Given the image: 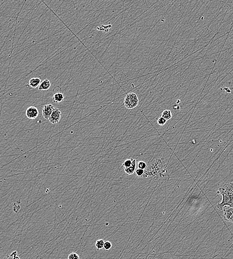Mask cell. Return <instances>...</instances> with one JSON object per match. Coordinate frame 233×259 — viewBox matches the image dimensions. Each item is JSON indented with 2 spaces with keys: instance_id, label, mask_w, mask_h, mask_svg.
Listing matches in <instances>:
<instances>
[{
  "instance_id": "obj_1",
  "label": "cell",
  "mask_w": 233,
  "mask_h": 259,
  "mask_svg": "<svg viewBox=\"0 0 233 259\" xmlns=\"http://www.w3.org/2000/svg\"><path fill=\"white\" fill-rule=\"evenodd\" d=\"M219 191L223 199L222 202L217 205L218 209L222 210L225 206L233 207V183L223 185L219 188Z\"/></svg>"
},
{
  "instance_id": "obj_2",
  "label": "cell",
  "mask_w": 233,
  "mask_h": 259,
  "mask_svg": "<svg viewBox=\"0 0 233 259\" xmlns=\"http://www.w3.org/2000/svg\"><path fill=\"white\" fill-rule=\"evenodd\" d=\"M139 104L138 96L134 93H130L126 95L124 100V105L128 109H133L136 107Z\"/></svg>"
},
{
  "instance_id": "obj_3",
  "label": "cell",
  "mask_w": 233,
  "mask_h": 259,
  "mask_svg": "<svg viewBox=\"0 0 233 259\" xmlns=\"http://www.w3.org/2000/svg\"><path fill=\"white\" fill-rule=\"evenodd\" d=\"M223 218L225 221L233 223V207L225 206L223 207Z\"/></svg>"
},
{
  "instance_id": "obj_4",
  "label": "cell",
  "mask_w": 233,
  "mask_h": 259,
  "mask_svg": "<svg viewBox=\"0 0 233 259\" xmlns=\"http://www.w3.org/2000/svg\"><path fill=\"white\" fill-rule=\"evenodd\" d=\"M39 111L37 107L30 106L28 108L26 112V115L27 118L30 120H34L38 117Z\"/></svg>"
},
{
  "instance_id": "obj_5",
  "label": "cell",
  "mask_w": 233,
  "mask_h": 259,
  "mask_svg": "<svg viewBox=\"0 0 233 259\" xmlns=\"http://www.w3.org/2000/svg\"><path fill=\"white\" fill-rule=\"evenodd\" d=\"M54 109L55 107L54 106L51 104L45 105L43 107L42 114L46 120H49Z\"/></svg>"
},
{
  "instance_id": "obj_6",
  "label": "cell",
  "mask_w": 233,
  "mask_h": 259,
  "mask_svg": "<svg viewBox=\"0 0 233 259\" xmlns=\"http://www.w3.org/2000/svg\"><path fill=\"white\" fill-rule=\"evenodd\" d=\"M61 117V112L58 108H55L54 110L52 113L49 119V121L52 124L59 123Z\"/></svg>"
},
{
  "instance_id": "obj_7",
  "label": "cell",
  "mask_w": 233,
  "mask_h": 259,
  "mask_svg": "<svg viewBox=\"0 0 233 259\" xmlns=\"http://www.w3.org/2000/svg\"><path fill=\"white\" fill-rule=\"evenodd\" d=\"M41 84V79L40 78L33 77L29 81L28 84L26 85L27 88L29 89H35L40 86V84Z\"/></svg>"
},
{
  "instance_id": "obj_8",
  "label": "cell",
  "mask_w": 233,
  "mask_h": 259,
  "mask_svg": "<svg viewBox=\"0 0 233 259\" xmlns=\"http://www.w3.org/2000/svg\"><path fill=\"white\" fill-rule=\"evenodd\" d=\"M51 85V83L48 79H46L43 81L38 87V90L40 91H46L50 88Z\"/></svg>"
},
{
  "instance_id": "obj_9",
  "label": "cell",
  "mask_w": 233,
  "mask_h": 259,
  "mask_svg": "<svg viewBox=\"0 0 233 259\" xmlns=\"http://www.w3.org/2000/svg\"><path fill=\"white\" fill-rule=\"evenodd\" d=\"M136 160L132 159V165L128 168H124V171L127 174L131 175L136 171Z\"/></svg>"
},
{
  "instance_id": "obj_10",
  "label": "cell",
  "mask_w": 233,
  "mask_h": 259,
  "mask_svg": "<svg viewBox=\"0 0 233 259\" xmlns=\"http://www.w3.org/2000/svg\"><path fill=\"white\" fill-rule=\"evenodd\" d=\"M53 101L55 103H60L63 101L65 98L63 94L61 92L57 93L54 94L53 96Z\"/></svg>"
},
{
  "instance_id": "obj_11",
  "label": "cell",
  "mask_w": 233,
  "mask_h": 259,
  "mask_svg": "<svg viewBox=\"0 0 233 259\" xmlns=\"http://www.w3.org/2000/svg\"><path fill=\"white\" fill-rule=\"evenodd\" d=\"M172 113L171 111L170 110H165L162 113V117L167 121L170 120L172 118Z\"/></svg>"
},
{
  "instance_id": "obj_12",
  "label": "cell",
  "mask_w": 233,
  "mask_h": 259,
  "mask_svg": "<svg viewBox=\"0 0 233 259\" xmlns=\"http://www.w3.org/2000/svg\"><path fill=\"white\" fill-rule=\"evenodd\" d=\"M105 242L103 239H99L96 241L95 243V246L97 248V250H100L103 248Z\"/></svg>"
},
{
  "instance_id": "obj_13",
  "label": "cell",
  "mask_w": 233,
  "mask_h": 259,
  "mask_svg": "<svg viewBox=\"0 0 233 259\" xmlns=\"http://www.w3.org/2000/svg\"><path fill=\"white\" fill-rule=\"evenodd\" d=\"M132 165V159H126L123 162V166L124 168H128Z\"/></svg>"
},
{
  "instance_id": "obj_14",
  "label": "cell",
  "mask_w": 233,
  "mask_h": 259,
  "mask_svg": "<svg viewBox=\"0 0 233 259\" xmlns=\"http://www.w3.org/2000/svg\"><path fill=\"white\" fill-rule=\"evenodd\" d=\"M166 121H167V120L162 117H160V118H159V119H157L158 124L160 126H163V125H165V124L166 123Z\"/></svg>"
},
{
  "instance_id": "obj_15",
  "label": "cell",
  "mask_w": 233,
  "mask_h": 259,
  "mask_svg": "<svg viewBox=\"0 0 233 259\" xmlns=\"http://www.w3.org/2000/svg\"><path fill=\"white\" fill-rule=\"evenodd\" d=\"M68 259H80L79 255L76 253H72L69 255Z\"/></svg>"
},
{
  "instance_id": "obj_16",
  "label": "cell",
  "mask_w": 233,
  "mask_h": 259,
  "mask_svg": "<svg viewBox=\"0 0 233 259\" xmlns=\"http://www.w3.org/2000/svg\"><path fill=\"white\" fill-rule=\"evenodd\" d=\"M112 247V244L111 242L108 241H106L105 242V245H104V247L103 248L105 249V250L106 251L110 250Z\"/></svg>"
},
{
  "instance_id": "obj_17",
  "label": "cell",
  "mask_w": 233,
  "mask_h": 259,
  "mask_svg": "<svg viewBox=\"0 0 233 259\" xmlns=\"http://www.w3.org/2000/svg\"><path fill=\"white\" fill-rule=\"evenodd\" d=\"M147 167V165L145 162L143 161H140L138 163V168H140L142 170H144Z\"/></svg>"
},
{
  "instance_id": "obj_18",
  "label": "cell",
  "mask_w": 233,
  "mask_h": 259,
  "mask_svg": "<svg viewBox=\"0 0 233 259\" xmlns=\"http://www.w3.org/2000/svg\"><path fill=\"white\" fill-rule=\"evenodd\" d=\"M135 173H136V174L137 176H142L144 174V170H142V169H140V168H138V169L136 170Z\"/></svg>"
}]
</instances>
